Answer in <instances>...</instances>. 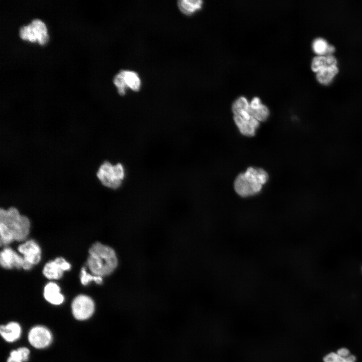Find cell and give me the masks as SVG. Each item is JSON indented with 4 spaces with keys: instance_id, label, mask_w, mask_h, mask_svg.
<instances>
[{
    "instance_id": "3",
    "label": "cell",
    "mask_w": 362,
    "mask_h": 362,
    "mask_svg": "<svg viewBox=\"0 0 362 362\" xmlns=\"http://www.w3.org/2000/svg\"><path fill=\"white\" fill-rule=\"evenodd\" d=\"M0 223L5 224L11 230L15 240H25L29 234L30 222L29 218L21 215L15 207H11L8 210L1 209Z\"/></svg>"
},
{
    "instance_id": "20",
    "label": "cell",
    "mask_w": 362,
    "mask_h": 362,
    "mask_svg": "<svg viewBox=\"0 0 362 362\" xmlns=\"http://www.w3.org/2000/svg\"><path fill=\"white\" fill-rule=\"evenodd\" d=\"M1 245L6 246L15 240L11 230L5 224L0 223Z\"/></svg>"
},
{
    "instance_id": "16",
    "label": "cell",
    "mask_w": 362,
    "mask_h": 362,
    "mask_svg": "<svg viewBox=\"0 0 362 362\" xmlns=\"http://www.w3.org/2000/svg\"><path fill=\"white\" fill-rule=\"evenodd\" d=\"M202 4L201 0H180L177 2V7L183 14L190 15L200 9Z\"/></svg>"
},
{
    "instance_id": "10",
    "label": "cell",
    "mask_w": 362,
    "mask_h": 362,
    "mask_svg": "<svg viewBox=\"0 0 362 362\" xmlns=\"http://www.w3.org/2000/svg\"><path fill=\"white\" fill-rule=\"evenodd\" d=\"M0 263L3 268L6 269L14 267L23 268L24 259L11 248L6 247L1 252Z\"/></svg>"
},
{
    "instance_id": "15",
    "label": "cell",
    "mask_w": 362,
    "mask_h": 362,
    "mask_svg": "<svg viewBox=\"0 0 362 362\" xmlns=\"http://www.w3.org/2000/svg\"><path fill=\"white\" fill-rule=\"evenodd\" d=\"M337 65L336 58L331 55L327 56H318L314 57L312 61L311 69L318 72L323 68Z\"/></svg>"
},
{
    "instance_id": "27",
    "label": "cell",
    "mask_w": 362,
    "mask_h": 362,
    "mask_svg": "<svg viewBox=\"0 0 362 362\" xmlns=\"http://www.w3.org/2000/svg\"><path fill=\"white\" fill-rule=\"evenodd\" d=\"M7 362H22L21 361L15 359L11 357H9L8 359Z\"/></svg>"
},
{
    "instance_id": "8",
    "label": "cell",
    "mask_w": 362,
    "mask_h": 362,
    "mask_svg": "<svg viewBox=\"0 0 362 362\" xmlns=\"http://www.w3.org/2000/svg\"><path fill=\"white\" fill-rule=\"evenodd\" d=\"M71 268L70 264L63 257H57L54 260L48 262L44 266L43 274L49 280L60 279L65 271Z\"/></svg>"
},
{
    "instance_id": "9",
    "label": "cell",
    "mask_w": 362,
    "mask_h": 362,
    "mask_svg": "<svg viewBox=\"0 0 362 362\" xmlns=\"http://www.w3.org/2000/svg\"><path fill=\"white\" fill-rule=\"evenodd\" d=\"M28 340L33 347L36 348H44L51 342L52 335L50 331L46 327L36 326L29 331Z\"/></svg>"
},
{
    "instance_id": "17",
    "label": "cell",
    "mask_w": 362,
    "mask_h": 362,
    "mask_svg": "<svg viewBox=\"0 0 362 362\" xmlns=\"http://www.w3.org/2000/svg\"><path fill=\"white\" fill-rule=\"evenodd\" d=\"M125 82L127 87L134 92H138L141 86V80L135 71L122 70Z\"/></svg>"
},
{
    "instance_id": "13",
    "label": "cell",
    "mask_w": 362,
    "mask_h": 362,
    "mask_svg": "<svg viewBox=\"0 0 362 362\" xmlns=\"http://www.w3.org/2000/svg\"><path fill=\"white\" fill-rule=\"evenodd\" d=\"M21 329L17 322H11L6 325H1L0 333L3 338L8 342H13L20 337Z\"/></svg>"
},
{
    "instance_id": "2",
    "label": "cell",
    "mask_w": 362,
    "mask_h": 362,
    "mask_svg": "<svg viewBox=\"0 0 362 362\" xmlns=\"http://www.w3.org/2000/svg\"><path fill=\"white\" fill-rule=\"evenodd\" d=\"M268 179L267 173L260 168L248 167L238 175L234 183L236 193L242 197H249L259 193Z\"/></svg>"
},
{
    "instance_id": "14",
    "label": "cell",
    "mask_w": 362,
    "mask_h": 362,
    "mask_svg": "<svg viewBox=\"0 0 362 362\" xmlns=\"http://www.w3.org/2000/svg\"><path fill=\"white\" fill-rule=\"evenodd\" d=\"M355 357L350 355L349 350L342 348L337 350V352H331L324 357V362H355Z\"/></svg>"
},
{
    "instance_id": "4",
    "label": "cell",
    "mask_w": 362,
    "mask_h": 362,
    "mask_svg": "<svg viewBox=\"0 0 362 362\" xmlns=\"http://www.w3.org/2000/svg\"><path fill=\"white\" fill-rule=\"evenodd\" d=\"M97 176L102 185L116 190L122 185L126 176V170L121 163L113 164L106 161L100 165Z\"/></svg>"
},
{
    "instance_id": "7",
    "label": "cell",
    "mask_w": 362,
    "mask_h": 362,
    "mask_svg": "<svg viewBox=\"0 0 362 362\" xmlns=\"http://www.w3.org/2000/svg\"><path fill=\"white\" fill-rule=\"evenodd\" d=\"M72 314L78 320H84L92 316L95 311V304L91 298L79 295L73 300L71 304Z\"/></svg>"
},
{
    "instance_id": "1",
    "label": "cell",
    "mask_w": 362,
    "mask_h": 362,
    "mask_svg": "<svg viewBox=\"0 0 362 362\" xmlns=\"http://www.w3.org/2000/svg\"><path fill=\"white\" fill-rule=\"evenodd\" d=\"M87 263L93 275L101 277L111 275L117 268L118 259L113 248L97 242L88 250Z\"/></svg>"
},
{
    "instance_id": "11",
    "label": "cell",
    "mask_w": 362,
    "mask_h": 362,
    "mask_svg": "<svg viewBox=\"0 0 362 362\" xmlns=\"http://www.w3.org/2000/svg\"><path fill=\"white\" fill-rule=\"evenodd\" d=\"M233 119L239 131L244 136H254L259 126V122L254 118L246 120L239 115H234Z\"/></svg>"
},
{
    "instance_id": "18",
    "label": "cell",
    "mask_w": 362,
    "mask_h": 362,
    "mask_svg": "<svg viewBox=\"0 0 362 362\" xmlns=\"http://www.w3.org/2000/svg\"><path fill=\"white\" fill-rule=\"evenodd\" d=\"M338 72V68L337 65L326 67L317 72L316 78L320 83L328 84Z\"/></svg>"
},
{
    "instance_id": "5",
    "label": "cell",
    "mask_w": 362,
    "mask_h": 362,
    "mask_svg": "<svg viewBox=\"0 0 362 362\" xmlns=\"http://www.w3.org/2000/svg\"><path fill=\"white\" fill-rule=\"evenodd\" d=\"M19 36L30 42L37 41L41 45L45 44L48 40L46 25L39 19H34L29 25L21 27Z\"/></svg>"
},
{
    "instance_id": "19",
    "label": "cell",
    "mask_w": 362,
    "mask_h": 362,
    "mask_svg": "<svg viewBox=\"0 0 362 362\" xmlns=\"http://www.w3.org/2000/svg\"><path fill=\"white\" fill-rule=\"evenodd\" d=\"M249 107L251 116L259 122L265 121L269 116V111L268 109L266 106L262 104L255 108H251L250 105Z\"/></svg>"
},
{
    "instance_id": "21",
    "label": "cell",
    "mask_w": 362,
    "mask_h": 362,
    "mask_svg": "<svg viewBox=\"0 0 362 362\" xmlns=\"http://www.w3.org/2000/svg\"><path fill=\"white\" fill-rule=\"evenodd\" d=\"M249 109V103L247 99L241 97L237 99L233 104L232 110L234 115L239 114L241 112L248 110Z\"/></svg>"
},
{
    "instance_id": "26",
    "label": "cell",
    "mask_w": 362,
    "mask_h": 362,
    "mask_svg": "<svg viewBox=\"0 0 362 362\" xmlns=\"http://www.w3.org/2000/svg\"><path fill=\"white\" fill-rule=\"evenodd\" d=\"M335 51V48L332 45H329L327 48L326 54L330 55Z\"/></svg>"
},
{
    "instance_id": "23",
    "label": "cell",
    "mask_w": 362,
    "mask_h": 362,
    "mask_svg": "<svg viewBox=\"0 0 362 362\" xmlns=\"http://www.w3.org/2000/svg\"><path fill=\"white\" fill-rule=\"evenodd\" d=\"M113 83L117 87L118 93L120 96H124L127 87L125 84L122 70L120 71L113 78Z\"/></svg>"
},
{
    "instance_id": "12",
    "label": "cell",
    "mask_w": 362,
    "mask_h": 362,
    "mask_svg": "<svg viewBox=\"0 0 362 362\" xmlns=\"http://www.w3.org/2000/svg\"><path fill=\"white\" fill-rule=\"evenodd\" d=\"M43 294L45 300L51 304L58 305L64 301V296L60 293V288L55 283H47L44 288Z\"/></svg>"
},
{
    "instance_id": "24",
    "label": "cell",
    "mask_w": 362,
    "mask_h": 362,
    "mask_svg": "<svg viewBox=\"0 0 362 362\" xmlns=\"http://www.w3.org/2000/svg\"><path fill=\"white\" fill-rule=\"evenodd\" d=\"M312 46L314 51L321 56V55L326 54L329 45L325 40L322 38H317L314 41Z\"/></svg>"
},
{
    "instance_id": "6",
    "label": "cell",
    "mask_w": 362,
    "mask_h": 362,
    "mask_svg": "<svg viewBox=\"0 0 362 362\" xmlns=\"http://www.w3.org/2000/svg\"><path fill=\"white\" fill-rule=\"evenodd\" d=\"M18 250L23 255L24 259L23 268L25 270L31 269L33 265L37 264L41 260V248L34 240H29L20 244Z\"/></svg>"
},
{
    "instance_id": "22",
    "label": "cell",
    "mask_w": 362,
    "mask_h": 362,
    "mask_svg": "<svg viewBox=\"0 0 362 362\" xmlns=\"http://www.w3.org/2000/svg\"><path fill=\"white\" fill-rule=\"evenodd\" d=\"M91 281H94L97 284H101L103 278L94 275H90L86 272L85 268L82 267L80 274V282L83 285H86Z\"/></svg>"
},
{
    "instance_id": "25",
    "label": "cell",
    "mask_w": 362,
    "mask_h": 362,
    "mask_svg": "<svg viewBox=\"0 0 362 362\" xmlns=\"http://www.w3.org/2000/svg\"><path fill=\"white\" fill-rule=\"evenodd\" d=\"M29 350L26 347H21L17 350H13L10 353V357L18 360L26 361L28 359Z\"/></svg>"
}]
</instances>
